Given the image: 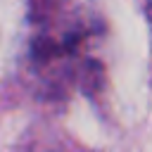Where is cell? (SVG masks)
<instances>
[{
    "mask_svg": "<svg viewBox=\"0 0 152 152\" xmlns=\"http://www.w3.org/2000/svg\"><path fill=\"white\" fill-rule=\"evenodd\" d=\"M21 152H55V150H50V147H40V145H31V147H26V150H21Z\"/></svg>",
    "mask_w": 152,
    "mask_h": 152,
    "instance_id": "obj_1",
    "label": "cell"
}]
</instances>
